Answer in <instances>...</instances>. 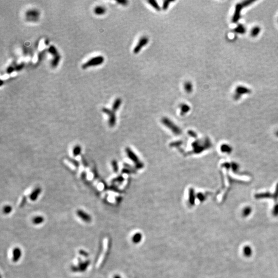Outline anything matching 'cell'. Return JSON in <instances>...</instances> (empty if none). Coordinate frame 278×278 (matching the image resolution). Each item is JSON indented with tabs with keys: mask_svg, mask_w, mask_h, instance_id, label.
I'll return each instance as SVG.
<instances>
[{
	"mask_svg": "<svg viewBox=\"0 0 278 278\" xmlns=\"http://www.w3.org/2000/svg\"><path fill=\"white\" fill-rule=\"evenodd\" d=\"M117 3L120 4V5H123V6H126L128 3V1H125V0H124V1H117Z\"/></svg>",
	"mask_w": 278,
	"mask_h": 278,
	"instance_id": "f1b7e54d",
	"label": "cell"
},
{
	"mask_svg": "<svg viewBox=\"0 0 278 278\" xmlns=\"http://www.w3.org/2000/svg\"><path fill=\"white\" fill-rule=\"evenodd\" d=\"M80 253L81 255H82L83 256H85L86 258L89 256L88 253L85 251V250H80Z\"/></svg>",
	"mask_w": 278,
	"mask_h": 278,
	"instance_id": "4316f807",
	"label": "cell"
},
{
	"mask_svg": "<svg viewBox=\"0 0 278 278\" xmlns=\"http://www.w3.org/2000/svg\"><path fill=\"white\" fill-rule=\"evenodd\" d=\"M104 57L102 56H97L90 58V59L82 65V68L86 69L87 68L96 66L102 65L104 62Z\"/></svg>",
	"mask_w": 278,
	"mask_h": 278,
	"instance_id": "6da1fadb",
	"label": "cell"
},
{
	"mask_svg": "<svg viewBox=\"0 0 278 278\" xmlns=\"http://www.w3.org/2000/svg\"><path fill=\"white\" fill-rule=\"evenodd\" d=\"M82 152V147L80 145H76L73 149V154L75 157L79 156Z\"/></svg>",
	"mask_w": 278,
	"mask_h": 278,
	"instance_id": "ac0fdd59",
	"label": "cell"
},
{
	"mask_svg": "<svg viewBox=\"0 0 278 278\" xmlns=\"http://www.w3.org/2000/svg\"><path fill=\"white\" fill-rule=\"evenodd\" d=\"M221 151L222 153H227V154H230L232 152V148L231 146H230L228 144H224L221 146Z\"/></svg>",
	"mask_w": 278,
	"mask_h": 278,
	"instance_id": "5bb4252c",
	"label": "cell"
},
{
	"mask_svg": "<svg viewBox=\"0 0 278 278\" xmlns=\"http://www.w3.org/2000/svg\"><path fill=\"white\" fill-rule=\"evenodd\" d=\"M112 164L114 171H115V172H117V170H118V166H117V162L115 161H112Z\"/></svg>",
	"mask_w": 278,
	"mask_h": 278,
	"instance_id": "484cf974",
	"label": "cell"
},
{
	"mask_svg": "<svg viewBox=\"0 0 278 278\" xmlns=\"http://www.w3.org/2000/svg\"><path fill=\"white\" fill-rule=\"evenodd\" d=\"M122 103V100L120 98H117L114 100L113 105H112V111L115 112L119 109V108L121 105Z\"/></svg>",
	"mask_w": 278,
	"mask_h": 278,
	"instance_id": "4fadbf2b",
	"label": "cell"
},
{
	"mask_svg": "<svg viewBox=\"0 0 278 278\" xmlns=\"http://www.w3.org/2000/svg\"><path fill=\"white\" fill-rule=\"evenodd\" d=\"M26 200V198L25 197H23V198L22 199V202H21L20 207H23L25 204Z\"/></svg>",
	"mask_w": 278,
	"mask_h": 278,
	"instance_id": "4dcf8cb0",
	"label": "cell"
},
{
	"mask_svg": "<svg viewBox=\"0 0 278 278\" xmlns=\"http://www.w3.org/2000/svg\"><path fill=\"white\" fill-rule=\"evenodd\" d=\"M24 63H20L19 65H17V66H15V71H19L21 70L23 68H24Z\"/></svg>",
	"mask_w": 278,
	"mask_h": 278,
	"instance_id": "603a6c76",
	"label": "cell"
},
{
	"mask_svg": "<svg viewBox=\"0 0 278 278\" xmlns=\"http://www.w3.org/2000/svg\"><path fill=\"white\" fill-rule=\"evenodd\" d=\"M244 253L246 256H250L252 254V249L249 246H246L244 249Z\"/></svg>",
	"mask_w": 278,
	"mask_h": 278,
	"instance_id": "ffe728a7",
	"label": "cell"
},
{
	"mask_svg": "<svg viewBox=\"0 0 278 278\" xmlns=\"http://www.w3.org/2000/svg\"><path fill=\"white\" fill-rule=\"evenodd\" d=\"M184 89H185V91L186 92L188 93H191L192 91H193V85L192 83H191V82H186L184 83Z\"/></svg>",
	"mask_w": 278,
	"mask_h": 278,
	"instance_id": "8fae6325",
	"label": "cell"
},
{
	"mask_svg": "<svg viewBox=\"0 0 278 278\" xmlns=\"http://www.w3.org/2000/svg\"><path fill=\"white\" fill-rule=\"evenodd\" d=\"M22 256V251L20 248H15L12 251V261L15 263L19 261Z\"/></svg>",
	"mask_w": 278,
	"mask_h": 278,
	"instance_id": "8992f818",
	"label": "cell"
},
{
	"mask_svg": "<svg viewBox=\"0 0 278 278\" xmlns=\"http://www.w3.org/2000/svg\"><path fill=\"white\" fill-rule=\"evenodd\" d=\"M40 16V12L37 9H30L26 12V20L29 22H35L37 21Z\"/></svg>",
	"mask_w": 278,
	"mask_h": 278,
	"instance_id": "7a4b0ae2",
	"label": "cell"
},
{
	"mask_svg": "<svg viewBox=\"0 0 278 278\" xmlns=\"http://www.w3.org/2000/svg\"><path fill=\"white\" fill-rule=\"evenodd\" d=\"M173 2V1H170V0L164 1L163 2V5H162V9L163 10H167L168 7L170 6L171 3Z\"/></svg>",
	"mask_w": 278,
	"mask_h": 278,
	"instance_id": "44dd1931",
	"label": "cell"
},
{
	"mask_svg": "<svg viewBox=\"0 0 278 278\" xmlns=\"http://www.w3.org/2000/svg\"><path fill=\"white\" fill-rule=\"evenodd\" d=\"M148 42H149V39L147 36L142 37L141 39L139 40L137 44L134 47V53L136 54L139 53L141 51L142 49L145 46H146Z\"/></svg>",
	"mask_w": 278,
	"mask_h": 278,
	"instance_id": "3957f363",
	"label": "cell"
},
{
	"mask_svg": "<svg viewBox=\"0 0 278 278\" xmlns=\"http://www.w3.org/2000/svg\"><path fill=\"white\" fill-rule=\"evenodd\" d=\"M12 207H11L10 205H7L4 207L3 211L4 213H5V214H8L12 211Z\"/></svg>",
	"mask_w": 278,
	"mask_h": 278,
	"instance_id": "7402d4cb",
	"label": "cell"
},
{
	"mask_svg": "<svg viewBox=\"0 0 278 278\" xmlns=\"http://www.w3.org/2000/svg\"><path fill=\"white\" fill-rule=\"evenodd\" d=\"M276 136L278 137V131L276 132Z\"/></svg>",
	"mask_w": 278,
	"mask_h": 278,
	"instance_id": "1f68e13d",
	"label": "cell"
},
{
	"mask_svg": "<svg viewBox=\"0 0 278 278\" xmlns=\"http://www.w3.org/2000/svg\"><path fill=\"white\" fill-rule=\"evenodd\" d=\"M232 167L233 170L235 171H237V170H238V168H239V165L236 163H233Z\"/></svg>",
	"mask_w": 278,
	"mask_h": 278,
	"instance_id": "f546056e",
	"label": "cell"
},
{
	"mask_svg": "<svg viewBox=\"0 0 278 278\" xmlns=\"http://www.w3.org/2000/svg\"><path fill=\"white\" fill-rule=\"evenodd\" d=\"M76 215L82 221L86 222H91L92 217L91 216L82 210H78L76 211Z\"/></svg>",
	"mask_w": 278,
	"mask_h": 278,
	"instance_id": "5b68a950",
	"label": "cell"
},
{
	"mask_svg": "<svg viewBox=\"0 0 278 278\" xmlns=\"http://www.w3.org/2000/svg\"><path fill=\"white\" fill-rule=\"evenodd\" d=\"M148 3L151 5L155 10H157V11L161 10V7L158 4V2L155 0H149L148 1Z\"/></svg>",
	"mask_w": 278,
	"mask_h": 278,
	"instance_id": "2e32d148",
	"label": "cell"
},
{
	"mask_svg": "<svg viewBox=\"0 0 278 278\" xmlns=\"http://www.w3.org/2000/svg\"><path fill=\"white\" fill-rule=\"evenodd\" d=\"M89 264H90V261H86L84 262H83L82 263H79V265H78V266L77 267L74 266L73 267H72V270H73V271H85L86 270V268L88 267Z\"/></svg>",
	"mask_w": 278,
	"mask_h": 278,
	"instance_id": "52a82bcc",
	"label": "cell"
},
{
	"mask_svg": "<svg viewBox=\"0 0 278 278\" xmlns=\"http://www.w3.org/2000/svg\"><path fill=\"white\" fill-rule=\"evenodd\" d=\"M48 51L49 53H50L52 56H53V57L59 54L56 47L53 45H51L49 46L48 49Z\"/></svg>",
	"mask_w": 278,
	"mask_h": 278,
	"instance_id": "9a60e30c",
	"label": "cell"
},
{
	"mask_svg": "<svg viewBox=\"0 0 278 278\" xmlns=\"http://www.w3.org/2000/svg\"><path fill=\"white\" fill-rule=\"evenodd\" d=\"M180 108L181 113L182 114H187V112H188L190 110V106L188 105L187 104H185V103L181 104L180 105Z\"/></svg>",
	"mask_w": 278,
	"mask_h": 278,
	"instance_id": "e0dca14e",
	"label": "cell"
},
{
	"mask_svg": "<svg viewBox=\"0 0 278 278\" xmlns=\"http://www.w3.org/2000/svg\"><path fill=\"white\" fill-rule=\"evenodd\" d=\"M44 218L42 216H36L32 219V222L36 225H40L44 222Z\"/></svg>",
	"mask_w": 278,
	"mask_h": 278,
	"instance_id": "7c38bea8",
	"label": "cell"
},
{
	"mask_svg": "<svg viewBox=\"0 0 278 278\" xmlns=\"http://www.w3.org/2000/svg\"><path fill=\"white\" fill-rule=\"evenodd\" d=\"M273 215L276 216L278 215V204H277L276 205H275V207H274L273 210Z\"/></svg>",
	"mask_w": 278,
	"mask_h": 278,
	"instance_id": "83f0119b",
	"label": "cell"
},
{
	"mask_svg": "<svg viewBox=\"0 0 278 278\" xmlns=\"http://www.w3.org/2000/svg\"><path fill=\"white\" fill-rule=\"evenodd\" d=\"M102 111L104 114H106L109 116V124L110 126H114L116 122V117L114 111H111L109 109L103 108L102 109Z\"/></svg>",
	"mask_w": 278,
	"mask_h": 278,
	"instance_id": "277c9868",
	"label": "cell"
},
{
	"mask_svg": "<svg viewBox=\"0 0 278 278\" xmlns=\"http://www.w3.org/2000/svg\"><path fill=\"white\" fill-rule=\"evenodd\" d=\"M61 59V56L59 54L57 56H54L53 59L52 60L51 63V66L53 68H55L59 65L60 61Z\"/></svg>",
	"mask_w": 278,
	"mask_h": 278,
	"instance_id": "30bf717a",
	"label": "cell"
},
{
	"mask_svg": "<svg viewBox=\"0 0 278 278\" xmlns=\"http://www.w3.org/2000/svg\"><path fill=\"white\" fill-rule=\"evenodd\" d=\"M69 160L74 165H75V166H76V168H78V167H79V166H80V163H79V162H77L76 160L72 159H70Z\"/></svg>",
	"mask_w": 278,
	"mask_h": 278,
	"instance_id": "d4e9b609",
	"label": "cell"
},
{
	"mask_svg": "<svg viewBox=\"0 0 278 278\" xmlns=\"http://www.w3.org/2000/svg\"><path fill=\"white\" fill-rule=\"evenodd\" d=\"M42 190L40 187L36 188L35 190L32 192L31 195L29 196V198L32 201H35L38 199V197L39 196L40 193H41Z\"/></svg>",
	"mask_w": 278,
	"mask_h": 278,
	"instance_id": "ba28073f",
	"label": "cell"
},
{
	"mask_svg": "<svg viewBox=\"0 0 278 278\" xmlns=\"http://www.w3.org/2000/svg\"><path fill=\"white\" fill-rule=\"evenodd\" d=\"M14 71H15V67L13 66H9L7 68L6 72L8 74L12 73Z\"/></svg>",
	"mask_w": 278,
	"mask_h": 278,
	"instance_id": "cb8c5ba5",
	"label": "cell"
},
{
	"mask_svg": "<svg viewBox=\"0 0 278 278\" xmlns=\"http://www.w3.org/2000/svg\"><path fill=\"white\" fill-rule=\"evenodd\" d=\"M93 12L94 14H96L97 15H104L106 12V9L105 7H103L101 5H98L96 7L94 8Z\"/></svg>",
	"mask_w": 278,
	"mask_h": 278,
	"instance_id": "9c48e42d",
	"label": "cell"
},
{
	"mask_svg": "<svg viewBox=\"0 0 278 278\" xmlns=\"http://www.w3.org/2000/svg\"><path fill=\"white\" fill-rule=\"evenodd\" d=\"M252 212V209L249 207H246L242 211V215L244 217H247L248 215H249Z\"/></svg>",
	"mask_w": 278,
	"mask_h": 278,
	"instance_id": "d6986e66",
	"label": "cell"
}]
</instances>
